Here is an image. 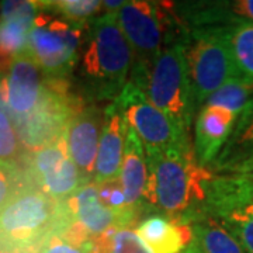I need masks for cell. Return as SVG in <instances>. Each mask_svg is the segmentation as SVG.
I'll return each mask as SVG.
<instances>
[{
    "label": "cell",
    "mask_w": 253,
    "mask_h": 253,
    "mask_svg": "<svg viewBox=\"0 0 253 253\" xmlns=\"http://www.w3.org/2000/svg\"><path fill=\"white\" fill-rule=\"evenodd\" d=\"M238 114L229 110L203 106L194 123L196 161L201 168L208 169L222 151L228 138L235 126Z\"/></svg>",
    "instance_id": "14"
},
{
    "label": "cell",
    "mask_w": 253,
    "mask_h": 253,
    "mask_svg": "<svg viewBox=\"0 0 253 253\" xmlns=\"http://www.w3.org/2000/svg\"><path fill=\"white\" fill-rule=\"evenodd\" d=\"M163 9L162 3L136 0L126 1L116 11L118 24L134 56L129 82L135 84L142 82L163 46L177 40L174 31L183 30L173 27V18Z\"/></svg>",
    "instance_id": "6"
},
{
    "label": "cell",
    "mask_w": 253,
    "mask_h": 253,
    "mask_svg": "<svg viewBox=\"0 0 253 253\" xmlns=\"http://www.w3.org/2000/svg\"><path fill=\"white\" fill-rule=\"evenodd\" d=\"M148 162L142 141L128 128L126 151L120 170V183L124 191L128 211L135 218L145 211V193L148 186Z\"/></svg>",
    "instance_id": "17"
},
{
    "label": "cell",
    "mask_w": 253,
    "mask_h": 253,
    "mask_svg": "<svg viewBox=\"0 0 253 253\" xmlns=\"http://www.w3.org/2000/svg\"><path fill=\"white\" fill-rule=\"evenodd\" d=\"M253 155V97L236 118L235 126L219 152L217 159L207 170L212 174H224L236 163Z\"/></svg>",
    "instance_id": "19"
},
{
    "label": "cell",
    "mask_w": 253,
    "mask_h": 253,
    "mask_svg": "<svg viewBox=\"0 0 253 253\" xmlns=\"http://www.w3.org/2000/svg\"><path fill=\"white\" fill-rule=\"evenodd\" d=\"M41 7L54 10L61 14L63 20L78 24L89 26L94 16L103 9V1L100 0H58V1H40Z\"/></svg>",
    "instance_id": "23"
},
{
    "label": "cell",
    "mask_w": 253,
    "mask_h": 253,
    "mask_svg": "<svg viewBox=\"0 0 253 253\" xmlns=\"http://www.w3.org/2000/svg\"><path fill=\"white\" fill-rule=\"evenodd\" d=\"M21 173L16 165L0 162V210L6 206L18 190L24 187L21 181Z\"/></svg>",
    "instance_id": "29"
},
{
    "label": "cell",
    "mask_w": 253,
    "mask_h": 253,
    "mask_svg": "<svg viewBox=\"0 0 253 253\" xmlns=\"http://www.w3.org/2000/svg\"><path fill=\"white\" fill-rule=\"evenodd\" d=\"M62 224V201H55L30 181L0 210V245L7 251H37Z\"/></svg>",
    "instance_id": "4"
},
{
    "label": "cell",
    "mask_w": 253,
    "mask_h": 253,
    "mask_svg": "<svg viewBox=\"0 0 253 253\" xmlns=\"http://www.w3.org/2000/svg\"><path fill=\"white\" fill-rule=\"evenodd\" d=\"M199 212L212 218L229 212L253 215V180L236 176L212 174Z\"/></svg>",
    "instance_id": "16"
},
{
    "label": "cell",
    "mask_w": 253,
    "mask_h": 253,
    "mask_svg": "<svg viewBox=\"0 0 253 253\" xmlns=\"http://www.w3.org/2000/svg\"><path fill=\"white\" fill-rule=\"evenodd\" d=\"M148 186L145 211H161L176 224L186 225L206 199L212 173L201 168L189 141L162 152L146 154Z\"/></svg>",
    "instance_id": "1"
},
{
    "label": "cell",
    "mask_w": 253,
    "mask_h": 253,
    "mask_svg": "<svg viewBox=\"0 0 253 253\" xmlns=\"http://www.w3.org/2000/svg\"><path fill=\"white\" fill-rule=\"evenodd\" d=\"M183 40L191 97L197 110L226 82L242 76L232 55L228 26L184 28Z\"/></svg>",
    "instance_id": "3"
},
{
    "label": "cell",
    "mask_w": 253,
    "mask_h": 253,
    "mask_svg": "<svg viewBox=\"0 0 253 253\" xmlns=\"http://www.w3.org/2000/svg\"><path fill=\"white\" fill-rule=\"evenodd\" d=\"M84 103L81 96L69 91L65 79L45 78L44 94L36 111L14 123L21 145L36 152L56 142L63 136L69 120Z\"/></svg>",
    "instance_id": "7"
},
{
    "label": "cell",
    "mask_w": 253,
    "mask_h": 253,
    "mask_svg": "<svg viewBox=\"0 0 253 253\" xmlns=\"http://www.w3.org/2000/svg\"><path fill=\"white\" fill-rule=\"evenodd\" d=\"M128 123L113 101L104 107V123L94 168V183L118 179L126 151Z\"/></svg>",
    "instance_id": "15"
},
{
    "label": "cell",
    "mask_w": 253,
    "mask_h": 253,
    "mask_svg": "<svg viewBox=\"0 0 253 253\" xmlns=\"http://www.w3.org/2000/svg\"><path fill=\"white\" fill-rule=\"evenodd\" d=\"M83 26L66 20L37 16L30 31L27 51L45 78L65 79L72 72L81 49Z\"/></svg>",
    "instance_id": "8"
},
{
    "label": "cell",
    "mask_w": 253,
    "mask_h": 253,
    "mask_svg": "<svg viewBox=\"0 0 253 253\" xmlns=\"http://www.w3.org/2000/svg\"><path fill=\"white\" fill-rule=\"evenodd\" d=\"M186 225L191 228L194 241L203 253H248L235 236L210 215L196 212Z\"/></svg>",
    "instance_id": "20"
},
{
    "label": "cell",
    "mask_w": 253,
    "mask_h": 253,
    "mask_svg": "<svg viewBox=\"0 0 253 253\" xmlns=\"http://www.w3.org/2000/svg\"><path fill=\"white\" fill-rule=\"evenodd\" d=\"M181 253H203V251L200 249V246L197 245V242L193 241V242H191V244H190Z\"/></svg>",
    "instance_id": "33"
},
{
    "label": "cell",
    "mask_w": 253,
    "mask_h": 253,
    "mask_svg": "<svg viewBox=\"0 0 253 253\" xmlns=\"http://www.w3.org/2000/svg\"><path fill=\"white\" fill-rule=\"evenodd\" d=\"M28 172L33 179L31 183L55 201H66L84 184L63 136L33 152Z\"/></svg>",
    "instance_id": "10"
},
{
    "label": "cell",
    "mask_w": 253,
    "mask_h": 253,
    "mask_svg": "<svg viewBox=\"0 0 253 253\" xmlns=\"http://www.w3.org/2000/svg\"><path fill=\"white\" fill-rule=\"evenodd\" d=\"M40 7V1H3L1 18H36Z\"/></svg>",
    "instance_id": "30"
},
{
    "label": "cell",
    "mask_w": 253,
    "mask_h": 253,
    "mask_svg": "<svg viewBox=\"0 0 253 253\" xmlns=\"http://www.w3.org/2000/svg\"><path fill=\"white\" fill-rule=\"evenodd\" d=\"M45 78L28 52L13 58L7 73L0 76V96L10 117L16 121L34 113L42 99Z\"/></svg>",
    "instance_id": "11"
},
{
    "label": "cell",
    "mask_w": 253,
    "mask_h": 253,
    "mask_svg": "<svg viewBox=\"0 0 253 253\" xmlns=\"http://www.w3.org/2000/svg\"><path fill=\"white\" fill-rule=\"evenodd\" d=\"M21 158V142L16 126L0 96V162L16 165Z\"/></svg>",
    "instance_id": "24"
},
{
    "label": "cell",
    "mask_w": 253,
    "mask_h": 253,
    "mask_svg": "<svg viewBox=\"0 0 253 253\" xmlns=\"http://www.w3.org/2000/svg\"><path fill=\"white\" fill-rule=\"evenodd\" d=\"M136 235L152 253H181L194 241L189 225L176 224L162 214L145 218L136 228Z\"/></svg>",
    "instance_id": "18"
},
{
    "label": "cell",
    "mask_w": 253,
    "mask_h": 253,
    "mask_svg": "<svg viewBox=\"0 0 253 253\" xmlns=\"http://www.w3.org/2000/svg\"><path fill=\"white\" fill-rule=\"evenodd\" d=\"M225 228L248 253H253V215L245 212H229L214 218Z\"/></svg>",
    "instance_id": "26"
},
{
    "label": "cell",
    "mask_w": 253,
    "mask_h": 253,
    "mask_svg": "<svg viewBox=\"0 0 253 253\" xmlns=\"http://www.w3.org/2000/svg\"><path fill=\"white\" fill-rule=\"evenodd\" d=\"M65 203L73 224L90 238L104 235L113 229L128 228L132 224L128 218L110 210L100 200L97 183L94 181L83 184Z\"/></svg>",
    "instance_id": "13"
},
{
    "label": "cell",
    "mask_w": 253,
    "mask_h": 253,
    "mask_svg": "<svg viewBox=\"0 0 253 253\" xmlns=\"http://www.w3.org/2000/svg\"><path fill=\"white\" fill-rule=\"evenodd\" d=\"M120 111L142 141L146 154H156L172 146L189 141L187 135L181 134L177 126L163 114L138 87L135 83L126 82L123 91L114 100Z\"/></svg>",
    "instance_id": "9"
},
{
    "label": "cell",
    "mask_w": 253,
    "mask_h": 253,
    "mask_svg": "<svg viewBox=\"0 0 253 253\" xmlns=\"http://www.w3.org/2000/svg\"><path fill=\"white\" fill-rule=\"evenodd\" d=\"M228 7L231 16L234 18V24L246 21L253 23V0H235L228 1Z\"/></svg>",
    "instance_id": "31"
},
{
    "label": "cell",
    "mask_w": 253,
    "mask_h": 253,
    "mask_svg": "<svg viewBox=\"0 0 253 253\" xmlns=\"http://www.w3.org/2000/svg\"><path fill=\"white\" fill-rule=\"evenodd\" d=\"M36 253H96V245L93 238L79 241L65 232L55 231L37 248Z\"/></svg>",
    "instance_id": "25"
},
{
    "label": "cell",
    "mask_w": 253,
    "mask_h": 253,
    "mask_svg": "<svg viewBox=\"0 0 253 253\" xmlns=\"http://www.w3.org/2000/svg\"><path fill=\"white\" fill-rule=\"evenodd\" d=\"M134 56L116 13L91 20L79 56V75L89 103H113L131 75Z\"/></svg>",
    "instance_id": "2"
},
{
    "label": "cell",
    "mask_w": 253,
    "mask_h": 253,
    "mask_svg": "<svg viewBox=\"0 0 253 253\" xmlns=\"http://www.w3.org/2000/svg\"><path fill=\"white\" fill-rule=\"evenodd\" d=\"M0 73H1V72H0Z\"/></svg>",
    "instance_id": "34"
},
{
    "label": "cell",
    "mask_w": 253,
    "mask_h": 253,
    "mask_svg": "<svg viewBox=\"0 0 253 253\" xmlns=\"http://www.w3.org/2000/svg\"><path fill=\"white\" fill-rule=\"evenodd\" d=\"M253 97V81L246 78H236L228 81L214 94L210 96L204 106H214L229 110L239 116V113Z\"/></svg>",
    "instance_id": "22"
},
{
    "label": "cell",
    "mask_w": 253,
    "mask_h": 253,
    "mask_svg": "<svg viewBox=\"0 0 253 253\" xmlns=\"http://www.w3.org/2000/svg\"><path fill=\"white\" fill-rule=\"evenodd\" d=\"M224 176H236V177H245L253 180V155L236 163L235 166H232L229 170L224 173Z\"/></svg>",
    "instance_id": "32"
},
{
    "label": "cell",
    "mask_w": 253,
    "mask_h": 253,
    "mask_svg": "<svg viewBox=\"0 0 253 253\" xmlns=\"http://www.w3.org/2000/svg\"><path fill=\"white\" fill-rule=\"evenodd\" d=\"M136 86L145 91L155 107L161 110L181 134H189L196 110L183 36L163 46L142 82Z\"/></svg>",
    "instance_id": "5"
},
{
    "label": "cell",
    "mask_w": 253,
    "mask_h": 253,
    "mask_svg": "<svg viewBox=\"0 0 253 253\" xmlns=\"http://www.w3.org/2000/svg\"><path fill=\"white\" fill-rule=\"evenodd\" d=\"M104 123V110L96 103L86 101L69 120L63 132L68 152L78 166L83 183L93 181L96 159Z\"/></svg>",
    "instance_id": "12"
},
{
    "label": "cell",
    "mask_w": 253,
    "mask_h": 253,
    "mask_svg": "<svg viewBox=\"0 0 253 253\" xmlns=\"http://www.w3.org/2000/svg\"><path fill=\"white\" fill-rule=\"evenodd\" d=\"M228 38L239 75L253 81V23L228 26Z\"/></svg>",
    "instance_id": "21"
},
{
    "label": "cell",
    "mask_w": 253,
    "mask_h": 253,
    "mask_svg": "<svg viewBox=\"0 0 253 253\" xmlns=\"http://www.w3.org/2000/svg\"><path fill=\"white\" fill-rule=\"evenodd\" d=\"M97 189H99V197L100 200L113 211H116L118 214L126 217L131 222H134L136 218L128 211L126 208V201L124 191L121 187L120 179H114V180L103 181V183H97Z\"/></svg>",
    "instance_id": "27"
},
{
    "label": "cell",
    "mask_w": 253,
    "mask_h": 253,
    "mask_svg": "<svg viewBox=\"0 0 253 253\" xmlns=\"http://www.w3.org/2000/svg\"><path fill=\"white\" fill-rule=\"evenodd\" d=\"M110 253H152L141 238L129 228H120L113 232Z\"/></svg>",
    "instance_id": "28"
}]
</instances>
